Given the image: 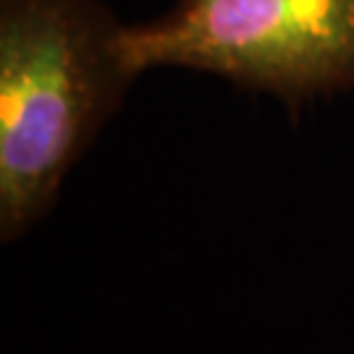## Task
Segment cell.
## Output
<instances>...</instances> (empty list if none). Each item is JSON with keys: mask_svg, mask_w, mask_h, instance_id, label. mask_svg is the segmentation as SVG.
Returning <instances> with one entry per match:
<instances>
[{"mask_svg": "<svg viewBox=\"0 0 354 354\" xmlns=\"http://www.w3.org/2000/svg\"><path fill=\"white\" fill-rule=\"evenodd\" d=\"M102 0H0V239H21L118 113L137 71Z\"/></svg>", "mask_w": 354, "mask_h": 354, "instance_id": "6da1fadb", "label": "cell"}, {"mask_svg": "<svg viewBox=\"0 0 354 354\" xmlns=\"http://www.w3.org/2000/svg\"><path fill=\"white\" fill-rule=\"evenodd\" d=\"M121 45L137 74L192 68L299 111L354 89V0H178Z\"/></svg>", "mask_w": 354, "mask_h": 354, "instance_id": "7a4b0ae2", "label": "cell"}]
</instances>
